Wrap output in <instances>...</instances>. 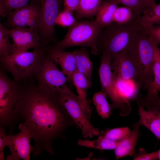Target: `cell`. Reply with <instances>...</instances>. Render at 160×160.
Wrapping results in <instances>:
<instances>
[{"label":"cell","mask_w":160,"mask_h":160,"mask_svg":"<svg viewBox=\"0 0 160 160\" xmlns=\"http://www.w3.org/2000/svg\"><path fill=\"white\" fill-rule=\"evenodd\" d=\"M23 85L9 78L2 67L0 70V127H6L10 134L16 124L13 113L20 97Z\"/></svg>","instance_id":"6"},{"label":"cell","mask_w":160,"mask_h":160,"mask_svg":"<svg viewBox=\"0 0 160 160\" xmlns=\"http://www.w3.org/2000/svg\"><path fill=\"white\" fill-rule=\"evenodd\" d=\"M6 127H0V160H4V150L6 145Z\"/></svg>","instance_id":"35"},{"label":"cell","mask_w":160,"mask_h":160,"mask_svg":"<svg viewBox=\"0 0 160 160\" xmlns=\"http://www.w3.org/2000/svg\"><path fill=\"white\" fill-rule=\"evenodd\" d=\"M138 19L124 24L112 22L103 27L97 42L99 54H106L111 59L124 50L140 25Z\"/></svg>","instance_id":"4"},{"label":"cell","mask_w":160,"mask_h":160,"mask_svg":"<svg viewBox=\"0 0 160 160\" xmlns=\"http://www.w3.org/2000/svg\"><path fill=\"white\" fill-rule=\"evenodd\" d=\"M62 103L76 125L82 131L83 138L99 135L98 129L90 122V116L83 109L78 95H75L67 84L58 89Z\"/></svg>","instance_id":"7"},{"label":"cell","mask_w":160,"mask_h":160,"mask_svg":"<svg viewBox=\"0 0 160 160\" xmlns=\"http://www.w3.org/2000/svg\"><path fill=\"white\" fill-rule=\"evenodd\" d=\"M119 142L104 137L99 136L97 140H93L79 139L77 141V144L80 146L94 148L101 150H114Z\"/></svg>","instance_id":"25"},{"label":"cell","mask_w":160,"mask_h":160,"mask_svg":"<svg viewBox=\"0 0 160 160\" xmlns=\"http://www.w3.org/2000/svg\"><path fill=\"white\" fill-rule=\"evenodd\" d=\"M138 20L141 25H160V4L146 8Z\"/></svg>","instance_id":"26"},{"label":"cell","mask_w":160,"mask_h":160,"mask_svg":"<svg viewBox=\"0 0 160 160\" xmlns=\"http://www.w3.org/2000/svg\"><path fill=\"white\" fill-rule=\"evenodd\" d=\"M131 131L128 127L108 129L101 131L99 136L115 141H119L129 135Z\"/></svg>","instance_id":"30"},{"label":"cell","mask_w":160,"mask_h":160,"mask_svg":"<svg viewBox=\"0 0 160 160\" xmlns=\"http://www.w3.org/2000/svg\"><path fill=\"white\" fill-rule=\"evenodd\" d=\"M154 44L140 25L124 50L137 71L138 81L145 89L153 80Z\"/></svg>","instance_id":"2"},{"label":"cell","mask_w":160,"mask_h":160,"mask_svg":"<svg viewBox=\"0 0 160 160\" xmlns=\"http://www.w3.org/2000/svg\"><path fill=\"white\" fill-rule=\"evenodd\" d=\"M118 4L114 0L103 2L99 9L95 19L103 27L113 22V13Z\"/></svg>","instance_id":"22"},{"label":"cell","mask_w":160,"mask_h":160,"mask_svg":"<svg viewBox=\"0 0 160 160\" xmlns=\"http://www.w3.org/2000/svg\"><path fill=\"white\" fill-rule=\"evenodd\" d=\"M155 42L154 44V60L153 65V80L147 88V96L149 98L155 99L159 97L160 92V49Z\"/></svg>","instance_id":"21"},{"label":"cell","mask_w":160,"mask_h":160,"mask_svg":"<svg viewBox=\"0 0 160 160\" xmlns=\"http://www.w3.org/2000/svg\"><path fill=\"white\" fill-rule=\"evenodd\" d=\"M72 82L76 88L83 109L91 117L92 108L90 105L91 102L87 99V91L91 87L85 76L77 71L73 75Z\"/></svg>","instance_id":"19"},{"label":"cell","mask_w":160,"mask_h":160,"mask_svg":"<svg viewBox=\"0 0 160 160\" xmlns=\"http://www.w3.org/2000/svg\"><path fill=\"white\" fill-rule=\"evenodd\" d=\"M16 123L29 131L34 141L32 153L36 157L46 150L52 156L54 140L65 138V131L76 125L63 105L58 90L49 91L37 84L23 86L13 113Z\"/></svg>","instance_id":"1"},{"label":"cell","mask_w":160,"mask_h":160,"mask_svg":"<svg viewBox=\"0 0 160 160\" xmlns=\"http://www.w3.org/2000/svg\"><path fill=\"white\" fill-rule=\"evenodd\" d=\"M113 84L121 110V116H126L131 110L130 102L137 98L140 84L135 79H124L113 76Z\"/></svg>","instance_id":"12"},{"label":"cell","mask_w":160,"mask_h":160,"mask_svg":"<svg viewBox=\"0 0 160 160\" xmlns=\"http://www.w3.org/2000/svg\"><path fill=\"white\" fill-rule=\"evenodd\" d=\"M158 159L160 160V149L159 150H158Z\"/></svg>","instance_id":"38"},{"label":"cell","mask_w":160,"mask_h":160,"mask_svg":"<svg viewBox=\"0 0 160 160\" xmlns=\"http://www.w3.org/2000/svg\"><path fill=\"white\" fill-rule=\"evenodd\" d=\"M9 29L0 23V56L12 53V44L9 41Z\"/></svg>","instance_id":"28"},{"label":"cell","mask_w":160,"mask_h":160,"mask_svg":"<svg viewBox=\"0 0 160 160\" xmlns=\"http://www.w3.org/2000/svg\"><path fill=\"white\" fill-rule=\"evenodd\" d=\"M111 66L114 76L125 79H134L137 81V71L124 50L111 59Z\"/></svg>","instance_id":"15"},{"label":"cell","mask_w":160,"mask_h":160,"mask_svg":"<svg viewBox=\"0 0 160 160\" xmlns=\"http://www.w3.org/2000/svg\"><path fill=\"white\" fill-rule=\"evenodd\" d=\"M20 132L15 135L7 134L6 146L10 152L6 157L7 160H30V154L33 149L30 143L32 138L30 132L25 127L18 125Z\"/></svg>","instance_id":"10"},{"label":"cell","mask_w":160,"mask_h":160,"mask_svg":"<svg viewBox=\"0 0 160 160\" xmlns=\"http://www.w3.org/2000/svg\"><path fill=\"white\" fill-rule=\"evenodd\" d=\"M73 12L65 9H63L59 13L56 19L55 25L64 27H70L77 22L73 15Z\"/></svg>","instance_id":"32"},{"label":"cell","mask_w":160,"mask_h":160,"mask_svg":"<svg viewBox=\"0 0 160 160\" xmlns=\"http://www.w3.org/2000/svg\"><path fill=\"white\" fill-rule=\"evenodd\" d=\"M39 1L31 2L28 5L11 11L7 15V24L12 28L17 27H26L30 18L40 11Z\"/></svg>","instance_id":"16"},{"label":"cell","mask_w":160,"mask_h":160,"mask_svg":"<svg viewBox=\"0 0 160 160\" xmlns=\"http://www.w3.org/2000/svg\"><path fill=\"white\" fill-rule=\"evenodd\" d=\"M74 52L76 71L85 76L91 87L93 65L87 49L82 47L80 49L74 50Z\"/></svg>","instance_id":"20"},{"label":"cell","mask_w":160,"mask_h":160,"mask_svg":"<svg viewBox=\"0 0 160 160\" xmlns=\"http://www.w3.org/2000/svg\"><path fill=\"white\" fill-rule=\"evenodd\" d=\"M145 110L138 105L139 120L136 123L143 125L150 130L160 140V106H154Z\"/></svg>","instance_id":"17"},{"label":"cell","mask_w":160,"mask_h":160,"mask_svg":"<svg viewBox=\"0 0 160 160\" xmlns=\"http://www.w3.org/2000/svg\"><path fill=\"white\" fill-rule=\"evenodd\" d=\"M40 1L41 10L38 31L41 46L46 47L50 42H56L55 23L61 11L63 0H40Z\"/></svg>","instance_id":"8"},{"label":"cell","mask_w":160,"mask_h":160,"mask_svg":"<svg viewBox=\"0 0 160 160\" xmlns=\"http://www.w3.org/2000/svg\"><path fill=\"white\" fill-rule=\"evenodd\" d=\"M102 0H81L79 7L75 12L76 18L80 19L90 18L96 15Z\"/></svg>","instance_id":"23"},{"label":"cell","mask_w":160,"mask_h":160,"mask_svg":"<svg viewBox=\"0 0 160 160\" xmlns=\"http://www.w3.org/2000/svg\"><path fill=\"white\" fill-rule=\"evenodd\" d=\"M137 19L129 8L125 7H117L113 15V22L124 24Z\"/></svg>","instance_id":"29"},{"label":"cell","mask_w":160,"mask_h":160,"mask_svg":"<svg viewBox=\"0 0 160 160\" xmlns=\"http://www.w3.org/2000/svg\"><path fill=\"white\" fill-rule=\"evenodd\" d=\"M48 47H41L33 52L12 53L0 56L1 67L10 73L19 82L26 81L34 77L41 66Z\"/></svg>","instance_id":"3"},{"label":"cell","mask_w":160,"mask_h":160,"mask_svg":"<svg viewBox=\"0 0 160 160\" xmlns=\"http://www.w3.org/2000/svg\"><path fill=\"white\" fill-rule=\"evenodd\" d=\"M102 55L98 69L102 91L111 100L113 109H118L120 113L121 107L113 84V73L111 66V58L106 54L103 53Z\"/></svg>","instance_id":"13"},{"label":"cell","mask_w":160,"mask_h":160,"mask_svg":"<svg viewBox=\"0 0 160 160\" xmlns=\"http://www.w3.org/2000/svg\"><path fill=\"white\" fill-rule=\"evenodd\" d=\"M143 4L146 8L152 7L156 4L155 0H142Z\"/></svg>","instance_id":"37"},{"label":"cell","mask_w":160,"mask_h":160,"mask_svg":"<svg viewBox=\"0 0 160 160\" xmlns=\"http://www.w3.org/2000/svg\"><path fill=\"white\" fill-rule=\"evenodd\" d=\"M117 3L127 7L133 12L137 18H139L146 8L144 5L142 0H114Z\"/></svg>","instance_id":"31"},{"label":"cell","mask_w":160,"mask_h":160,"mask_svg":"<svg viewBox=\"0 0 160 160\" xmlns=\"http://www.w3.org/2000/svg\"><path fill=\"white\" fill-rule=\"evenodd\" d=\"M81 0H63L64 9L69 11L73 13L78 8Z\"/></svg>","instance_id":"36"},{"label":"cell","mask_w":160,"mask_h":160,"mask_svg":"<svg viewBox=\"0 0 160 160\" xmlns=\"http://www.w3.org/2000/svg\"><path fill=\"white\" fill-rule=\"evenodd\" d=\"M46 54L55 63L59 65L61 71L66 76L68 82L72 84L73 74L76 71V58L74 51L67 52L48 47Z\"/></svg>","instance_id":"14"},{"label":"cell","mask_w":160,"mask_h":160,"mask_svg":"<svg viewBox=\"0 0 160 160\" xmlns=\"http://www.w3.org/2000/svg\"><path fill=\"white\" fill-rule=\"evenodd\" d=\"M12 40V53L27 51L31 48L40 49L41 46L38 30L26 27H17L9 29Z\"/></svg>","instance_id":"11"},{"label":"cell","mask_w":160,"mask_h":160,"mask_svg":"<svg viewBox=\"0 0 160 160\" xmlns=\"http://www.w3.org/2000/svg\"><path fill=\"white\" fill-rule=\"evenodd\" d=\"M107 95L102 91L95 93L92 100L98 115L103 119L108 118L112 113L113 109L111 105L107 100Z\"/></svg>","instance_id":"24"},{"label":"cell","mask_w":160,"mask_h":160,"mask_svg":"<svg viewBox=\"0 0 160 160\" xmlns=\"http://www.w3.org/2000/svg\"><path fill=\"white\" fill-rule=\"evenodd\" d=\"M37 1L40 0H0V16L4 18L9 12Z\"/></svg>","instance_id":"27"},{"label":"cell","mask_w":160,"mask_h":160,"mask_svg":"<svg viewBox=\"0 0 160 160\" xmlns=\"http://www.w3.org/2000/svg\"><path fill=\"white\" fill-rule=\"evenodd\" d=\"M158 159V151L149 153L141 148L139 149L138 153L135 156L133 160H155Z\"/></svg>","instance_id":"34"},{"label":"cell","mask_w":160,"mask_h":160,"mask_svg":"<svg viewBox=\"0 0 160 160\" xmlns=\"http://www.w3.org/2000/svg\"><path fill=\"white\" fill-rule=\"evenodd\" d=\"M139 126L136 123L135 124L130 133L119 141L114 150L116 159L127 156H133L135 155V146L140 135Z\"/></svg>","instance_id":"18"},{"label":"cell","mask_w":160,"mask_h":160,"mask_svg":"<svg viewBox=\"0 0 160 160\" xmlns=\"http://www.w3.org/2000/svg\"><path fill=\"white\" fill-rule=\"evenodd\" d=\"M145 33L151 37L158 45L160 44V25H141Z\"/></svg>","instance_id":"33"},{"label":"cell","mask_w":160,"mask_h":160,"mask_svg":"<svg viewBox=\"0 0 160 160\" xmlns=\"http://www.w3.org/2000/svg\"><path fill=\"white\" fill-rule=\"evenodd\" d=\"M34 77L37 80L39 87L49 91H57L58 88L63 87L68 82L66 76L57 68L46 53L40 69Z\"/></svg>","instance_id":"9"},{"label":"cell","mask_w":160,"mask_h":160,"mask_svg":"<svg viewBox=\"0 0 160 160\" xmlns=\"http://www.w3.org/2000/svg\"><path fill=\"white\" fill-rule=\"evenodd\" d=\"M103 27L96 20L77 21L69 27L65 36L59 41L55 42L52 48L63 50L75 46L89 47L94 55H99L97 42Z\"/></svg>","instance_id":"5"}]
</instances>
